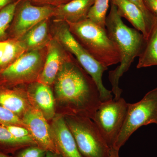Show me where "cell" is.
Returning a JSON list of instances; mask_svg holds the SVG:
<instances>
[{"instance_id":"obj_1","label":"cell","mask_w":157,"mask_h":157,"mask_svg":"<svg viewBox=\"0 0 157 157\" xmlns=\"http://www.w3.org/2000/svg\"><path fill=\"white\" fill-rule=\"evenodd\" d=\"M54 83L57 98L72 111L71 115L93 120L101 103L99 90L93 78L72 58L62 65Z\"/></svg>"},{"instance_id":"obj_11","label":"cell","mask_w":157,"mask_h":157,"mask_svg":"<svg viewBox=\"0 0 157 157\" xmlns=\"http://www.w3.org/2000/svg\"><path fill=\"white\" fill-rule=\"evenodd\" d=\"M46 47L45 62L38 82L49 86L54 82L63 64L71 57L56 39H50Z\"/></svg>"},{"instance_id":"obj_3","label":"cell","mask_w":157,"mask_h":157,"mask_svg":"<svg viewBox=\"0 0 157 157\" xmlns=\"http://www.w3.org/2000/svg\"><path fill=\"white\" fill-rule=\"evenodd\" d=\"M66 22L77 41L101 64L108 67L120 63L119 51L106 29L87 18L76 23Z\"/></svg>"},{"instance_id":"obj_22","label":"cell","mask_w":157,"mask_h":157,"mask_svg":"<svg viewBox=\"0 0 157 157\" xmlns=\"http://www.w3.org/2000/svg\"><path fill=\"white\" fill-rule=\"evenodd\" d=\"M25 146L17 140L6 127L0 124V152L13 154L17 150Z\"/></svg>"},{"instance_id":"obj_29","label":"cell","mask_w":157,"mask_h":157,"mask_svg":"<svg viewBox=\"0 0 157 157\" xmlns=\"http://www.w3.org/2000/svg\"><path fill=\"white\" fill-rule=\"evenodd\" d=\"M15 0H0V11Z\"/></svg>"},{"instance_id":"obj_4","label":"cell","mask_w":157,"mask_h":157,"mask_svg":"<svg viewBox=\"0 0 157 157\" xmlns=\"http://www.w3.org/2000/svg\"><path fill=\"white\" fill-rule=\"evenodd\" d=\"M55 39L68 52L76 58L82 67L95 82L100 94L101 102L113 99L112 91L103 84V73L108 67L101 64L77 41L65 21H59L55 31Z\"/></svg>"},{"instance_id":"obj_25","label":"cell","mask_w":157,"mask_h":157,"mask_svg":"<svg viewBox=\"0 0 157 157\" xmlns=\"http://www.w3.org/2000/svg\"><path fill=\"white\" fill-rule=\"evenodd\" d=\"M0 124L24 127L22 119L13 112L0 106Z\"/></svg>"},{"instance_id":"obj_10","label":"cell","mask_w":157,"mask_h":157,"mask_svg":"<svg viewBox=\"0 0 157 157\" xmlns=\"http://www.w3.org/2000/svg\"><path fill=\"white\" fill-rule=\"evenodd\" d=\"M21 119L37 146L47 151L59 153L54 142L51 126L39 109L36 107L29 108Z\"/></svg>"},{"instance_id":"obj_8","label":"cell","mask_w":157,"mask_h":157,"mask_svg":"<svg viewBox=\"0 0 157 157\" xmlns=\"http://www.w3.org/2000/svg\"><path fill=\"white\" fill-rule=\"evenodd\" d=\"M42 49L28 51L0 73V84L12 87L17 83L39 77L45 55Z\"/></svg>"},{"instance_id":"obj_30","label":"cell","mask_w":157,"mask_h":157,"mask_svg":"<svg viewBox=\"0 0 157 157\" xmlns=\"http://www.w3.org/2000/svg\"><path fill=\"white\" fill-rule=\"evenodd\" d=\"M109 157H120L119 155V150L113 148H110Z\"/></svg>"},{"instance_id":"obj_19","label":"cell","mask_w":157,"mask_h":157,"mask_svg":"<svg viewBox=\"0 0 157 157\" xmlns=\"http://www.w3.org/2000/svg\"><path fill=\"white\" fill-rule=\"evenodd\" d=\"M157 66V17L154 21L143 50L139 56L137 69Z\"/></svg>"},{"instance_id":"obj_27","label":"cell","mask_w":157,"mask_h":157,"mask_svg":"<svg viewBox=\"0 0 157 157\" xmlns=\"http://www.w3.org/2000/svg\"><path fill=\"white\" fill-rule=\"evenodd\" d=\"M149 11L157 17V0H144Z\"/></svg>"},{"instance_id":"obj_28","label":"cell","mask_w":157,"mask_h":157,"mask_svg":"<svg viewBox=\"0 0 157 157\" xmlns=\"http://www.w3.org/2000/svg\"><path fill=\"white\" fill-rule=\"evenodd\" d=\"M32 1L41 3V4H45V5L57 6L63 3L67 2V0H32Z\"/></svg>"},{"instance_id":"obj_18","label":"cell","mask_w":157,"mask_h":157,"mask_svg":"<svg viewBox=\"0 0 157 157\" xmlns=\"http://www.w3.org/2000/svg\"><path fill=\"white\" fill-rule=\"evenodd\" d=\"M26 51L19 39L9 38L0 41V73Z\"/></svg>"},{"instance_id":"obj_32","label":"cell","mask_w":157,"mask_h":157,"mask_svg":"<svg viewBox=\"0 0 157 157\" xmlns=\"http://www.w3.org/2000/svg\"><path fill=\"white\" fill-rule=\"evenodd\" d=\"M0 157H12L9 156L8 154L6 153H4L2 152H0Z\"/></svg>"},{"instance_id":"obj_14","label":"cell","mask_w":157,"mask_h":157,"mask_svg":"<svg viewBox=\"0 0 157 157\" xmlns=\"http://www.w3.org/2000/svg\"><path fill=\"white\" fill-rule=\"evenodd\" d=\"M29 94L35 107L46 120L53 119L55 115L54 97L49 86L38 82L32 86Z\"/></svg>"},{"instance_id":"obj_2","label":"cell","mask_w":157,"mask_h":157,"mask_svg":"<svg viewBox=\"0 0 157 157\" xmlns=\"http://www.w3.org/2000/svg\"><path fill=\"white\" fill-rule=\"evenodd\" d=\"M121 18L117 7L111 3L109 15L106 18V29L109 38L117 46L121 57L119 66L109 72L111 91L115 100L121 98L123 92L119 86L121 77L128 70L135 58L140 56L146 42L141 33L126 25Z\"/></svg>"},{"instance_id":"obj_13","label":"cell","mask_w":157,"mask_h":157,"mask_svg":"<svg viewBox=\"0 0 157 157\" xmlns=\"http://www.w3.org/2000/svg\"><path fill=\"white\" fill-rule=\"evenodd\" d=\"M94 0H71L55 7L53 16L59 21L76 23L87 18Z\"/></svg>"},{"instance_id":"obj_31","label":"cell","mask_w":157,"mask_h":157,"mask_svg":"<svg viewBox=\"0 0 157 157\" xmlns=\"http://www.w3.org/2000/svg\"><path fill=\"white\" fill-rule=\"evenodd\" d=\"M45 157H63L60 154L53 152L51 151H47Z\"/></svg>"},{"instance_id":"obj_15","label":"cell","mask_w":157,"mask_h":157,"mask_svg":"<svg viewBox=\"0 0 157 157\" xmlns=\"http://www.w3.org/2000/svg\"><path fill=\"white\" fill-rule=\"evenodd\" d=\"M117 7L118 13L132 24L135 29L143 35L145 40L148 38L149 31L143 12L135 4L128 0H111Z\"/></svg>"},{"instance_id":"obj_20","label":"cell","mask_w":157,"mask_h":157,"mask_svg":"<svg viewBox=\"0 0 157 157\" xmlns=\"http://www.w3.org/2000/svg\"><path fill=\"white\" fill-rule=\"evenodd\" d=\"M110 0H94L87 14V18L106 29V14Z\"/></svg>"},{"instance_id":"obj_21","label":"cell","mask_w":157,"mask_h":157,"mask_svg":"<svg viewBox=\"0 0 157 157\" xmlns=\"http://www.w3.org/2000/svg\"><path fill=\"white\" fill-rule=\"evenodd\" d=\"M21 0H15L0 11V41L9 39L8 32L14 18L16 7Z\"/></svg>"},{"instance_id":"obj_6","label":"cell","mask_w":157,"mask_h":157,"mask_svg":"<svg viewBox=\"0 0 157 157\" xmlns=\"http://www.w3.org/2000/svg\"><path fill=\"white\" fill-rule=\"evenodd\" d=\"M151 124L157 125V87L147 93L140 101L128 104L125 119L113 148L120 150L137 129Z\"/></svg>"},{"instance_id":"obj_9","label":"cell","mask_w":157,"mask_h":157,"mask_svg":"<svg viewBox=\"0 0 157 157\" xmlns=\"http://www.w3.org/2000/svg\"><path fill=\"white\" fill-rule=\"evenodd\" d=\"M55 7L49 5L36 6L30 0L18 3L8 33L9 38L19 39L39 22L53 16Z\"/></svg>"},{"instance_id":"obj_26","label":"cell","mask_w":157,"mask_h":157,"mask_svg":"<svg viewBox=\"0 0 157 157\" xmlns=\"http://www.w3.org/2000/svg\"><path fill=\"white\" fill-rule=\"evenodd\" d=\"M131 2L135 4L143 12L144 18L148 28L149 33L151 30L152 26L154 21L155 16L150 12L147 8L144 0H128Z\"/></svg>"},{"instance_id":"obj_7","label":"cell","mask_w":157,"mask_h":157,"mask_svg":"<svg viewBox=\"0 0 157 157\" xmlns=\"http://www.w3.org/2000/svg\"><path fill=\"white\" fill-rule=\"evenodd\" d=\"M128 103L124 98L101 102L93 121L110 148H113L123 125Z\"/></svg>"},{"instance_id":"obj_12","label":"cell","mask_w":157,"mask_h":157,"mask_svg":"<svg viewBox=\"0 0 157 157\" xmlns=\"http://www.w3.org/2000/svg\"><path fill=\"white\" fill-rule=\"evenodd\" d=\"M55 145L63 157H83L78 150L65 118L61 115L54 117L51 125Z\"/></svg>"},{"instance_id":"obj_16","label":"cell","mask_w":157,"mask_h":157,"mask_svg":"<svg viewBox=\"0 0 157 157\" xmlns=\"http://www.w3.org/2000/svg\"><path fill=\"white\" fill-rule=\"evenodd\" d=\"M48 19L39 22L19 38L27 51L42 49L50 41Z\"/></svg>"},{"instance_id":"obj_24","label":"cell","mask_w":157,"mask_h":157,"mask_svg":"<svg viewBox=\"0 0 157 157\" xmlns=\"http://www.w3.org/2000/svg\"><path fill=\"white\" fill-rule=\"evenodd\" d=\"M46 152L37 145H29L17 150L12 157H45Z\"/></svg>"},{"instance_id":"obj_23","label":"cell","mask_w":157,"mask_h":157,"mask_svg":"<svg viewBox=\"0 0 157 157\" xmlns=\"http://www.w3.org/2000/svg\"><path fill=\"white\" fill-rule=\"evenodd\" d=\"M11 132L17 140L26 146L37 145L28 129L24 127L14 125H2Z\"/></svg>"},{"instance_id":"obj_17","label":"cell","mask_w":157,"mask_h":157,"mask_svg":"<svg viewBox=\"0 0 157 157\" xmlns=\"http://www.w3.org/2000/svg\"><path fill=\"white\" fill-rule=\"evenodd\" d=\"M0 106L21 118L29 108L27 101L18 90L1 84Z\"/></svg>"},{"instance_id":"obj_5","label":"cell","mask_w":157,"mask_h":157,"mask_svg":"<svg viewBox=\"0 0 157 157\" xmlns=\"http://www.w3.org/2000/svg\"><path fill=\"white\" fill-rule=\"evenodd\" d=\"M65 118L83 157H109L110 147L90 118L67 114Z\"/></svg>"}]
</instances>
